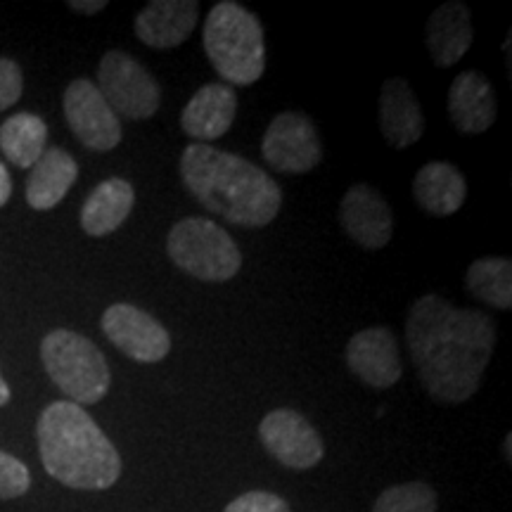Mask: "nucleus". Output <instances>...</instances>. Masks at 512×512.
<instances>
[{
    "instance_id": "nucleus-1",
    "label": "nucleus",
    "mask_w": 512,
    "mask_h": 512,
    "mask_svg": "<svg viewBox=\"0 0 512 512\" xmlns=\"http://www.w3.org/2000/svg\"><path fill=\"white\" fill-rule=\"evenodd\" d=\"M406 342L422 387L441 403L477 394L496 347V323L477 309H458L425 294L406 318Z\"/></svg>"
},
{
    "instance_id": "nucleus-2",
    "label": "nucleus",
    "mask_w": 512,
    "mask_h": 512,
    "mask_svg": "<svg viewBox=\"0 0 512 512\" xmlns=\"http://www.w3.org/2000/svg\"><path fill=\"white\" fill-rule=\"evenodd\" d=\"M185 190L209 214L240 228H264L278 216L283 192L261 166L233 152L192 143L181 155Z\"/></svg>"
},
{
    "instance_id": "nucleus-3",
    "label": "nucleus",
    "mask_w": 512,
    "mask_h": 512,
    "mask_svg": "<svg viewBox=\"0 0 512 512\" xmlns=\"http://www.w3.org/2000/svg\"><path fill=\"white\" fill-rule=\"evenodd\" d=\"M36 437L46 472L69 489L105 491L121 475L119 451L72 401L50 403L38 418Z\"/></svg>"
},
{
    "instance_id": "nucleus-4",
    "label": "nucleus",
    "mask_w": 512,
    "mask_h": 512,
    "mask_svg": "<svg viewBox=\"0 0 512 512\" xmlns=\"http://www.w3.org/2000/svg\"><path fill=\"white\" fill-rule=\"evenodd\" d=\"M204 50L211 67L230 86H254L264 76V29L254 12L233 0H223L209 10L204 22Z\"/></svg>"
},
{
    "instance_id": "nucleus-5",
    "label": "nucleus",
    "mask_w": 512,
    "mask_h": 512,
    "mask_svg": "<svg viewBox=\"0 0 512 512\" xmlns=\"http://www.w3.org/2000/svg\"><path fill=\"white\" fill-rule=\"evenodd\" d=\"M41 358L50 380L76 406L98 403L110 389V368L105 356L88 337L72 330H53L43 337Z\"/></svg>"
},
{
    "instance_id": "nucleus-6",
    "label": "nucleus",
    "mask_w": 512,
    "mask_h": 512,
    "mask_svg": "<svg viewBox=\"0 0 512 512\" xmlns=\"http://www.w3.org/2000/svg\"><path fill=\"white\" fill-rule=\"evenodd\" d=\"M171 261L202 283H226L242 268V254L235 240L219 223L209 219H181L166 238Z\"/></svg>"
},
{
    "instance_id": "nucleus-7",
    "label": "nucleus",
    "mask_w": 512,
    "mask_h": 512,
    "mask_svg": "<svg viewBox=\"0 0 512 512\" xmlns=\"http://www.w3.org/2000/svg\"><path fill=\"white\" fill-rule=\"evenodd\" d=\"M98 91L117 117L131 121L155 117L162 102L155 76L124 50H110L100 60Z\"/></svg>"
},
{
    "instance_id": "nucleus-8",
    "label": "nucleus",
    "mask_w": 512,
    "mask_h": 512,
    "mask_svg": "<svg viewBox=\"0 0 512 512\" xmlns=\"http://www.w3.org/2000/svg\"><path fill=\"white\" fill-rule=\"evenodd\" d=\"M261 152L278 174H306L323 159L318 128L302 112H280L266 128Z\"/></svg>"
},
{
    "instance_id": "nucleus-9",
    "label": "nucleus",
    "mask_w": 512,
    "mask_h": 512,
    "mask_svg": "<svg viewBox=\"0 0 512 512\" xmlns=\"http://www.w3.org/2000/svg\"><path fill=\"white\" fill-rule=\"evenodd\" d=\"M64 117L72 133L88 150L110 152L121 143V121L98 86L88 79H76L64 91Z\"/></svg>"
},
{
    "instance_id": "nucleus-10",
    "label": "nucleus",
    "mask_w": 512,
    "mask_h": 512,
    "mask_svg": "<svg viewBox=\"0 0 512 512\" xmlns=\"http://www.w3.org/2000/svg\"><path fill=\"white\" fill-rule=\"evenodd\" d=\"M102 332L121 354L138 363H159L171 351L169 330L131 304H114L102 313Z\"/></svg>"
},
{
    "instance_id": "nucleus-11",
    "label": "nucleus",
    "mask_w": 512,
    "mask_h": 512,
    "mask_svg": "<svg viewBox=\"0 0 512 512\" xmlns=\"http://www.w3.org/2000/svg\"><path fill=\"white\" fill-rule=\"evenodd\" d=\"M259 439L271 456L292 470H309L323 458L325 446L320 434L302 413L278 408L261 420Z\"/></svg>"
},
{
    "instance_id": "nucleus-12",
    "label": "nucleus",
    "mask_w": 512,
    "mask_h": 512,
    "mask_svg": "<svg viewBox=\"0 0 512 512\" xmlns=\"http://www.w3.org/2000/svg\"><path fill=\"white\" fill-rule=\"evenodd\" d=\"M339 221L344 233L363 249H382L392 240V209L368 183H356L347 190L339 204Z\"/></svg>"
},
{
    "instance_id": "nucleus-13",
    "label": "nucleus",
    "mask_w": 512,
    "mask_h": 512,
    "mask_svg": "<svg viewBox=\"0 0 512 512\" xmlns=\"http://www.w3.org/2000/svg\"><path fill=\"white\" fill-rule=\"evenodd\" d=\"M347 366L358 380L373 389H387L401 380L399 342L389 328H366L347 344Z\"/></svg>"
},
{
    "instance_id": "nucleus-14",
    "label": "nucleus",
    "mask_w": 512,
    "mask_h": 512,
    "mask_svg": "<svg viewBox=\"0 0 512 512\" xmlns=\"http://www.w3.org/2000/svg\"><path fill=\"white\" fill-rule=\"evenodd\" d=\"M238 114V93L228 83H207L192 95L181 112V128L185 136L197 143H211L226 136Z\"/></svg>"
},
{
    "instance_id": "nucleus-15",
    "label": "nucleus",
    "mask_w": 512,
    "mask_h": 512,
    "mask_svg": "<svg viewBox=\"0 0 512 512\" xmlns=\"http://www.w3.org/2000/svg\"><path fill=\"white\" fill-rule=\"evenodd\" d=\"M200 19L195 0H152L136 17V36L155 50H171L188 41Z\"/></svg>"
},
{
    "instance_id": "nucleus-16",
    "label": "nucleus",
    "mask_w": 512,
    "mask_h": 512,
    "mask_svg": "<svg viewBox=\"0 0 512 512\" xmlns=\"http://www.w3.org/2000/svg\"><path fill=\"white\" fill-rule=\"evenodd\" d=\"M448 114L458 131L467 136L489 131L498 114V98L491 81L477 69L458 74L448 88Z\"/></svg>"
},
{
    "instance_id": "nucleus-17",
    "label": "nucleus",
    "mask_w": 512,
    "mask_h": 512,
    "mask_svg": "<svg viewBox=\"0 0 512 512\" xmlns=\"http://www.w3.org/2000/svg\"><path fill=\"white\" fill-rule=\"evenodd\" d=\"M380 131L396 150L411 147L425 136V117L406 79H387L380 95Z\"/></svg>"
},
{
    "instance_id": "nucleus-18",
    "label": "nucleus",
    "mask_w": 512,
    "mask_h": 512,
    "mask_svg": "<svg viewBox=\"0 0 512 512\" xmlns=\"http://www.w3.org/2000/svg\"><path fill=\"white\" fill-rule=\"evenodd\" d=\"M472 46L470 10L458 0L439 5L427 19V48L437 67H453Z\"/></svg>"
},
{
    "instance_id": "nucleus-19",
    "label": "nucleus",
    "mask_w": 512,
    "mask_h": 512,
    "mask_svg": "<svg viewBox=\"0 0 512 512\" xmlns=\"http://www.w3.org/2000/svg\"><path fill=\"white\" fill-rule=\"evenodd\" d=\"M413 195L427 214L451 216L465 204L467 181L451 162H427L413 178Z\"/></svg>"
},
{
    "instance_id": "nucleus-20",
    "label": "nucleus",
    "mask_w": 512,
    "mask_h": 512,
    "mask_svg": "<svg viewBox=\"0 0 512 512\" xmlns=\"http://www.w3.org/2000/svg\"><path fill=\"white\" fill-rule=\"evenodd\" d=\"M136 190L124 178H107L95 188L81 209V228L91 238H105L128 219Z\"/></svg>"
},
{
    "instance_id": "nucleus-21",
    "label": "nucleus",
    "mask_w": 512,
    "mask_h": 512,
    "mask_svg": "<svg viewBox=\"0 0 512 512\" xmlns=\"http://www.w3.org/2000/svg\"><path fill=\"white\" fill-rule=\"evenodd\" d=\"M79 178V164L62 147H48L41 159L31 166L27 200L34 209L48 211L64 200L69 188Z\"/></svg>"
},
{
    "instance_id": "nucleus-22",
    "label": "nucleus",
    "mask_w": 512,
    "mask_h": 512,
    "mask_svg": "<svg viewBox=\"0 0 512 512\" xmlns=\"http://www.w3.org/2000/svg\"><path fill=\"white\" fill-rule=\"evenodd\" d=\"M48 126L31 112H19L0 126V150L19 169H29L46 152Z\"/></svg>"
},
{
    "instance_id": "nucleus-23",
    "label": "nucleus",
    "mask_w": 512,
    "mask_h": 512,
    "mask_svg": "<svg viewBox=\"0 0 512 512\" xmlns=\"http://www.w3.org/2000/svg\"><path fill=\"white\" fill-rule=\"evenodd\" d=\"M465 285L479 302L508 311L512 306V261L503 256L472 261L465 273Z\"/></svg>"
},
{
    "instance_id": "nucleus-24",
    "label": "nucleus",
    "mask_w": 512,
    "mask_h": 512,
    "mask_svg": "<svg viewBox=\"0 0 512 512\" xmlns=\"http://www.w3.org/2000/svg\"><path fill=\"white\" fill-rule=\"evenodd\" d=\"M373 512H437V494L425 482L396 484L382 491Z\"/></svg>"
},
{
    "instance_id": "nucleus-25",
    "label": "nucleus",
    "mask_w": 512,
    "mask_h": 512,
    "mask_svg": "<svg viewBox=\"0 0 512 512\" xmlns=\"http://www.w3.org/2000/svg\"><path fill=\"white\" fill-rule=\"evenodd\" d=\"M31 486L29 467L10 453L0 451V501L24 496Z\"/></svg>"
},
{
    "instance_id": "nucleus-26",
    "label": "nucleus",
    "mask_w": 512,
    "mask_h": 512,
    "mask_svg": "<svg viewBox=\"0 0 512 512\" xmlns=\"http://www.w3.org/2000/svg\"><path fill=\"white\" fill-rule=\"evenodd\" d=\"M226 512H290L285 498L268 494V491H247L226 505Z\"/></svg>"
},
{
    "instance_id": "nucleus-27",
    "label": "nucleus",
    "mask_w": 512,
    "mask_h": 512,
    "mask_svg": "<svg viewBox=\"0 0 512 512\" xmlns=\"http://www.w3.org/2000/svg\"><path fill=\"white\" fill-rule=\"evenodd\" d=\"M24 76L17 62L0 60V112L8 110L22 98Z\"/></svg>"
},
{
    "instance_id": "nucleus-28",
    "label": "nucleus",
    "mask_w": 512,
    "mask_h": 512,
    "mask_svg": "<svg viewBox=\"0 0 512 512\" xmlns=\"http://www.w3.org/2000/svg\"><path fill=\"white\" fill-rule=\"evenodd\" d=\"M69 8L81 12V15H95V12L105 10L107 3L105 0H88V3L86 0H72V3H69Z\"/></svg>"
},
{
    "instance_id": "nucleus-29",
    "label": "nucleus",
    "mask_w": 512,
    "mask_h": 512,
    "mask_svg": "<svg viewBox=\"0 0 512 512\" xmlns=\"http://www.w3.org/2000/svg\"><path fill=\"white\" fill-rule=\"evenodd\" d=\"M12 195V178H10V171L5 169V164L0 162V207H5Z\"/></svg>"
},
{
    "instance_id": "nucleus-30",
    "label": "nucleus",
    "mask_w": 512,
    "mask_h": 512,
    "mask_svg": "<svg viewBox=\"0 0 512 512\" xmlns=\"http://www.w3.org/2000/svg\"><path fill=\"white\" fill-rule=\"evenodd\" d=\"M8 401H10V387L8 382L3 380V375H0V406H5Z\"/></svg>"
},
{
    "instance_id": "nucleus-31",
    "label": "nucleus",
    "mask_w": 512,
    "mask_h": 512,
    "mask_svg": "<svg viewBox=\"0 0 512 512\" xmlns=\"http://www.w3.org/2000/svg\"><path fill=\"white\" fill-rule=\"evenodd\" d=\"M505 460H512V434H508V437H505Z\"/></svg>"
}]
</instances>
